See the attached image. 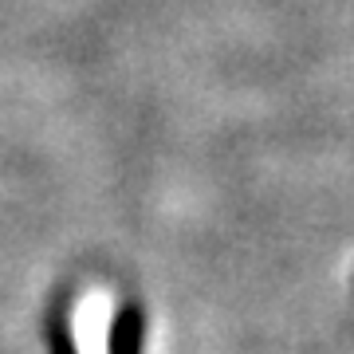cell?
<instances>
[{
	"label": "cell",
	"instance_id": "obj_1",
	"mask_svg": "<svg viewBox=\"0 0 354 354\" xmlns=\"http://www.w3.org/2000/svg\"><path fill=\"white\" fill-rule=\"evenodd\" d=\"M106 354H146V307L138 299H127L114 311Z\"/></svg>",
	"mask_w": 354,
	"mask_h": 354
},
{
	"label": "cell",
	"instance_id": "obj_2",
	"mask_svg": "<svg viewBox=\"0 0 354 354\" xmlns=\"http://www.w3.org/2000/svg\"><path fill=\"white\" fill-rule=\"evenodd\" d=\"M44 339H48V354H79L75 330H71V315H67V299H55L44 319Z\"/></svg>",
	"mask_w": 354,
	"mask_h": 354
}]
</instances>
